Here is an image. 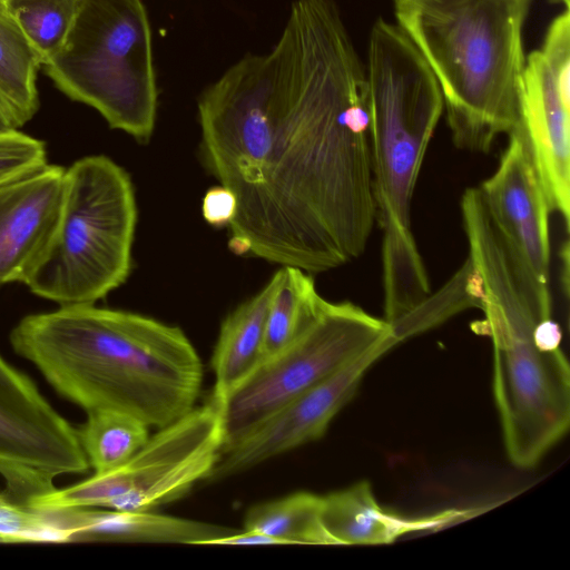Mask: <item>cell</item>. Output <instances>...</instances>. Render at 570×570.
Listing matches in <instances>:
<instances>
[{"mask_svg":"<svg viewBox=\"0 0 570 570\" xmlns=\"http://www.w3.org/2000/svg\"><path fill=\"white\" fill-rule=\"evenodd\" d=\"M237 212V200L234 193L223 186L209 188L202 203V214L207 224L213 227H229Z\"/></svg>","mask_w":570,"mask_h":570,"instance_id":"d4e9b609","label":"cell"},{"mask_svg":"<svg viewBox=\"0 0 570 570\" xmlns=\"http://www.w3.org/2000/svg\"><path fill=\"white\" fill-rule=\"evenodd\" d=\"M137 224L127 171L96 155L75 161L55 235L24 285L61 305L95 304L126 282Z\"/></svg>","mask_w":570,"mask_h":570,"instance_id":"8992f818","label":"cell"},{"mask_svg":"<svg viewBox=\"0 0 570 570\" xmlns=\"http://www.w3.org/2000/svg\"><path fill=\"white\" fill-rule=\"evenodd\" d=\"M66 543V537L48 512L38 511L0 492V543Z\"/></svg>","mask_w":570,"mask_h":570,"instance_id":"603a6c76","label":"cell"},{"mask_svg":"<svg viewBox=\"0 0 570 570\" xmlns=\"http://www.w3.org/2000/svg\"><path fill=\"white\" fill-rule=\"evenodd\" d=\"M531 0H393L440 87L455 147L488 153L518 124Z\"/></svg>","mask_w":570,"mask_h":570,"instance_id":"5b68a950","label":"cell"},{"mask_svg":"<svg viewBox=\"0 0 570 570\" xmlns=\"http://www.w3.org/2000/svg\"><path fill=\"white\" fill-rule=\"evenodd\" d=\"M86 413L87 420L77 428V433L95 473H106L119 468L149 438V428L130 415L111 410Z\"/></svg>","mask_w":570,"mask_h":570,"instance_id":"44dd1931","label":"cell"},{"mask_svg":"<svg viewBox=\"0 0 570 570\" xmlns=\"http://www.w3.org/2000/svg\"><path fill=\"white\" fill-rule=\"evenodd\" d=\"M6 3L43 65L65 42L80 0H6Z\"/></svg>","mask_w":570,"mask_h":570,"instance_id":"7402d4cb","label":"cell"},{"mask_svg":"<svg viewBox=\"0 0 570 570\" xmlns=\"http://www.w3.org/2000/svg\"><path fill=\"white\" fill-rule=\"evenodd\" d=\"M367 107L375 223L381 235L384 320L401 327L430 297L426 267L412 230V199L443 114L438 81L396 23L370 31Z\"/></svg>","mask_w":570,"mask_h":570,"instance_id":"277c9868","label":"cell"},{"mask_svg":"<svg viewBox=\"0 0 570 570\" xmlns=\"http://www.w3.org/2000/svg\"><path fill=\"white\" fill-rule=\"evenodd\" d=\"M66 168L45 165L0 184V285L27 281L55 235Z\"/></svg>","mask_w":570,"mask_h":570,"instance_id":"5bb4252c","label":"cell"},{"mask_svg":"<svg viewBox=\"0 0 570 570\" xmlns=\"http://www.w3.org/2000/svg\"><path fill=\"white\" fill-rule=\"evenodd\" d=\"M18 129L9 111L0 101V130Z\"/></svg>","mask_w":570,"mask_h":570,"instance_id":"484cf974","label":"cell"},{"mask_svg":"<svg viewBox=\"0 0 570 570\" xmlns=\"http://www.w3.org/2000/svg\"><path fill=\"white\" fill-rule=\"evenodd\" d=\"M89 468L77 428L0 354V474L6 491L28 505L53 491L57 476Z\"/></svg>","mask_w":570,"mask_h":570,"instance_id":"30bf717a","label":"cell"},{"mask_svg":"<svg viewBox=\"0 0 570 570\" xmlns=\"http://www.w3.org/2000/svg\"><path fill=\"white\" fill-rule=\"evenodd\" d=\"M386 342L397 344L384 318L352 302L324 298L304 331L224 400L223 449L293 397Z\"/></svg>","mask_w":570,"mask_h":570,"instance_id":"9c48e42d","label":"cell"},{"mask_svg":"<svg viewBox=\"0 0 570 570\" xmlns=\"http://www.w3.org/2000/svg\"><path fill=\"white\" fill-rule=\"evenodd\" d=\"M41 65L6 0H0V101L18 128L38 110L37 73Z\"/></svg>","mask_w":570,"mask_h":570,"instance_id":"ac0fdd59","label":"cell"},{"mask_svg":"<svg viewBox=\"0 0 570 570\" xmlns=\"http://www.w3.org/2000/svg\"><path fill=\"white\" fill-rule=\"evenodd\" d=\"M13 351L86 412L111 410L161 429L196 405L202 361L177 326L95 304L21 318Z\"/></svg>","mask_w":570,"mask_h":570,"instance_id":"3957f363","label":"cell"},{"mask_svg":"<svg viewBox=\"0 0 570 570\" xmlns=\"http://www.w3.org/2000/svg\"><path fill=\"white\" fill-rule=\"evenodd\" d=\"M512 131L525 141L552 212L569 228L570 76L557 71L538 49L525 57L519 117Z\"/></svg>","mask_w":570,"mask_h":570,"instance_id":"7c38bea8","label":"cell"},{"mask_svg":"<svg viewBox=\"0 0 570 570\" xmlns=\"http://www.w3.org/2000/svg\"><path fill=\"white\" fill-rule=\"evenodd\" d=\"M43 66L60 91L95 108L111 128L151 137L157 87L141 0H80L65 42Z\"/></svg>","mask_w":570,"mask_h":570,"instance_id":"52a82bcc","label":"cell"},{"mask_svg":"<svg viewBox=\"0 0 570 570\" xmlns=\"http://www.w3.org/2000/svg\"><path fill=\"white\" fill-rule=\"evenodd\" d=\"M323 299L309 273L282 266L281 282L266 320L263 362L285 348L304 331Z\"/></svg>","mask_w":570,"mask_h":570,"instance_id":"ffe728a7","label":"cell"},{"mask_svg":"<svg viewBox=\"0 0 570 570\" xmlns=\"http://www.w3.org/2000/svg\"><path fill=\"white\" fill-rule=\"evenodd\" d=\"M471 510H446L405 518L383 509L371 484L361 481L323 497L322 522L335 544H387L417 531L438 530L470 517Z\"/></svg>","mask_w":570,"mask_h":570,"instance_id":"2e32d148","label":"cell"},{"mask_svg":"<svg viewBox=\"0 0 570 570\" xmlns=\"http://www.w3.org/2000/svg\"><path fill=\"white\" fill-rule=\"evenodd\" d=\"M46 512V511H45ZM67 542L213 544L238 530L214 523L99 507L48 511Z\"/></svg>","mask_w":570,"mask_h":570,"instance_id":"9a60e30c","label":"cell"},{"mask_svg":"<svg viewBox=\"0 0 570 570\" xmlns=\"http://www.w3.org/2000/svg\"><path fill=\"white\" fill-rule=\"evenodd\" d=\"M200 151L237 212L229 249L307 273L357 259L374 224L365 65L335 0H295L277 43L198 100Z\"/></svg>","mask_w":570,"mask_h":570,"instance_id":"6da1fadb","label":"cell"},{"mask_svg":"<svg viewBox=\"0 0 570 570\" xmlns=\"http://www.w3.org/2000/svg\"><path fill=\"white\" fill-rule=\"evenodd\" d=\"M395 344L386 342L293 397L222 450L205 482L220 481L318 440L354 395L364 373Z\"/></svg>","mask_w":570,"mask_h":570,"instance_id":"8fae6325","label":"cell"},{"mask_svg":"<svg viewBox=\"0 0 570 570\" xmlns=\"http://www.w3.org/2000/svg\"><path fill=\"white\" fill-rule=\"evenodd\" d=\"M281 282V269L222 323L212 356L213 394L223 401L262 364L266 320Z\"/></svg>","mask_w":570,"mask_h":570,"instance_id":"e0dca14e","label":"cell"},{"mask_svg":"<svg viewBox=\"0 0 570 570\" xmlns=\"http://www.w3.org/2000/svg\"><path fill=\"white\" fill-rule=\"evenodd\" d=\"M552 2H556V3H562L564 4L566 8L569 7V0H551Z\"/></svg>","mask_w":570,"mask_h":570,"instance_id":"4316f807","label":"cell"},{"mask_svg":"<svg viewBox=\"0 0 570 570\" xmlns=\"http://www.w3.org/2000/svg\"><path fill=\"white\" fill-rule=\"evenodd\" d=\"M323 497L295 492L250 507L243 530L274 539L277 544H335L322 522Z\"/></svg>","mask_w":570,"mask_h":570,"instance_id":"d6986e66","label":"cell"},{"mask_svg":"<svg viewBox=\"0 0 570 570\" xmlns=\"http://www.w3.org/2000/svg\"><path fill=\"white\" fill-rule=\"evenodd\" d=\"M468 291L484 313L472 330L493 344V391L510 461L534 466L570 423V370L549 285L525 266L479 188L461 198Z\"/></svg>","mask_w":570,"mask_h":570,"instance_id":"7a4b0ae2","label":"cell"},{"mask_svg":"<svg viewBox=\"0 0 570 570\" xmlns=\"http://www.w3.org/2000/svg\"><path fill=\"white\" fill-rule=\"evenodd\" d=\"M479 189L500 230L532 274L550 281L548 197L524 139L509 134L495 171Z\"/></svg>","mask_w":570,"mask_h":570,"instance_id":"4fadbf2b","label":"cell"},{"mask_svg":"<svg viewBox=\"0 0 570 570\" xmlns=\"http://www.w3.org/2000/svg\"><path fill=\"white\" fill-rule=\"evenodd\" d=\"M42 140L18 129L0 130V184L47 165Z\"/></svg>","mask_w":570,"mask_h":570,"instance_id":"cb8c5ba5","label":"cell"},{"mask_svg":"<svg viewBox=\"0 0 570 570\" xmlns=\"http://www.w3.org/2000/svg\"><path fill=\"white\" fill-rule=\"evenodd\" d=\"M224 401L213 393L173 423L157 429L122 465L31 500L38 511L99 507L153 511L205 481L222 453Z\"/></svg>","mask_w":570,"mask_h":570,"instance_id":"ba28073f","label":"cell"}]
</instances>
